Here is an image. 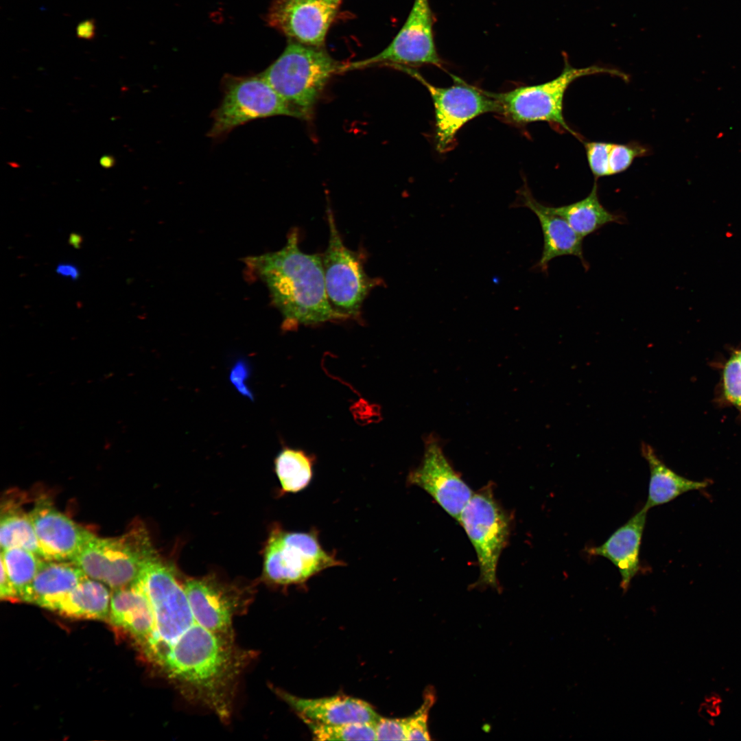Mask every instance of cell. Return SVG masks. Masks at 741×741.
<instances>
[{"instance_id": "cell-1", "label": "cell", "mask_w": 741, "mask_h": 741, "mask_svg": "<svg viewBox=\"0 0 741 741\" xmlns=\"http://www.w3.org/2000/svg\"><path fill=\"white\" fill-rule=\"evenodd\" d=\"M161 655L156 664L183 695L228 718L236 681L248 659L233 638L196 622Z\"/></svg>"}, {"instance_id": "cell-2", "label": "cell", "mask_w": 741, "mask_h": 741, "mask_svg": "<svg viewBox=\"0 0 741 741\" xmlns=\"http://www.w3.org/2000/svg\"><path fill=\"white\" fill-rule=\"evenodd\" d=\"M298 236V230L292 229L281 249L245 260L248 274L267 286L286 331L343 320L327 297L322 254L303 252Z\"/></svg>"}, {"instance_id": "cell-3", "label": "cell", "mask_w": 741, "mask_h": 741, "mask_svg": "<svg viewBox=\"0 0 741 741\" xmlns=\"http://www.w3.org/2000/svg\"><path fill=\"white\" fill-rule=\"evenodd\" d=\"M344 64L334 60L322 47L290 42L261 75L306 119L331 77L343 71Z\"/></svg>"}, {"instance_id": "cell-4", "label": "cell", "mask_w": 741, "mask_h": 741, "mask_svg": "<svg viewBox=\"0 0 741 741\" xmlns=\"http://www.w3.org/2000/svg\"><path fill=\"white\" fill-rule=\"evenodd\" d=\"M157 557L148 530L137 523L119 537L94 534L71 561L89 578L114 590L137 581Z\"/></svg>"}, {"instance_id": "cell-5", "label": "cell", "mask_w": 741, "mask_h": 741, "mask_svg": "<svg viewBox=\"0 0 741 741\" xmlns=\"http://www.w3.org/2000/svg\"><path fill=\"white\" fill-rule=\"evenodd\" d=\"M344 565L334 551L323 548L316 528L294 532L274 526L263 550V578L277 586L303 585L327 569Z\"/></svg>"}, {"instance_id": "cell-6", "label": "cell", "mask_w": 741, "mask_h": 741, "mask_svg": "<svg viewBox=\"0 0 741 741\" xmlns=\"http://www.w3.org/2000/svg\"><path fill=\"white\" fill-rule=\"evenodd\" d=\"M608 73L626 80L624 73L608 68L593 66L578 69L567 62L556 78L539 84L521 86L504 93H487L499 105V114L515 124L545 121L576 138L578 134L567 124L563 106L565 92L576 79L589 75Z\"/></svg>"}, {"instance_id": "cell-7", "label": "cell", "mask_w": 741, "mask_h": 741, "mask_svg": "<svg viewBox=\"0 0 741 741\" xmlns=\"http://www.w3.org/2000/svg\"><path fill=\"white\" fill-rule=\"evenodd\" d=\"M222 99L212 114L209 137L220 139L249 121L273 116L306 119L285 101L261 74L250 76L226 75L222 81Z\"/></svg>"}, {"instance_id": "cell-8", "label": "cell", "mask_w": 741, "mask_h": 741, "mask_svg": "<svg viewBox=\"0 0 741 741\" xmlns=\"http://www.w3.org/2000/svg\"><path fill=\"white\" fill-rule=\"evenodd\" d=\"M327 216L329 235L322 261L327 297L343 320L357 318L365 298L381 281L366 274L362 252L344 245L329 206Z\"/></svg>"}, {"instance_id": "cell-9", "label": "cell", "mask_w": 741, "mask_h": 741, "mask_svg": "<svg viewBox=\"0 0 741 741\" xmlns=\"http://www.w3.org/2000/svg\"><path fill=\"white\" fill-rule=\"evenodd\" d=\"M476 552L478 584L496 588L497 566L510 532L509 518L486 488L473 495L458 519Z\"/></svg>"}, {"instance_id": "cell-10", "label": "cell", "mask_w": 741, "mask_h": 741, "mask_svg": "<svg viewBox=\"0 0 741 741\" xmlns=\"http://www.w3.org/2000/svg\"><path fill=\"white\" fill-rule=\"evenodd\" d=\"M395 67L415 78L430 92L435 113L434 142L440 153L451 148L458 131L471 119L486 113H499L497 102L487 91L473 87L458 77L454 76L456 83L451 86L438 87L411 68Z\"/></svg>"}, {"instance_id": "cell-11", "label": "cell", "mask_w": 741, "mask_h": 741, "mask_svg": "<svg viewBox=\"0 0 741 741\" xmlns=\"http://www.w3.org/2000/svg\"><path fill=\"white\" fill-rule=\"evenodd\" d=\"M140 580L151 603L156 624L154 652L161 654L196 621L184 589L173 570L159 557L150 562Z\"/></svg>"}, {"instance_id": "cell-12", "label": "cell", "mask_w": 741, "mask_h": 741, "mask_svg": "<svg viewBox=\"0 0 741 741\" xmlns=\"http://www.w3.org/2000/svg\"><path fill=\"white\" fill-rule=\"evenodd\" d=\"M434 17L429 0H414L408 17L390 45L366 60L346 64L344 71L378 64L440 66L433 35Z\"/></svg>"}, {"instance_id": "cell-13", "label": "cell", "mask_w": 741, "mask_h": 741, "mask_svg": "<svg viewBox=\"0 0 741 741\" xmlns=\"http://www.w3.org/2000/svg\"><path fill=\"white\" fill-rule=\"evenodd\" d=\"M342 0H274L269 25L301 44L322 47Z\"/></svg>"}, {"instance_id": "cell-14", "label": "cell", "mask_w": 741, "mask_h": 741, "mask_svg": "<svg viewBox=\"0 0 741 741\" xmlns=\"http://www.w3.org/2000/svg\"><path fill=\"white\" fill-rule=\"evenodd\" d=\"M408 482L423 489L457 520L473 495L471 488L454 471L438 440L434 437L427 440L422 462L410 473Z\"/></svg>"}, {"instance_id": "cell-15", "label": "cell", "mask_w": 741, "mask_h": 741, "mask_svg": "<svg viewBox=\"0 0 741 741\" xmlns=\"http://www.w3.org/2000/svg\"><path fill=\"white\" fill-rule=\"evenodd\" d=\"M183 587L195 621L217 635L233 638L232 620L246 604L244 591L213 576L187 580Z\"/></svg>"}, {"instance_id": "cell-16", "label": "cell", "mask_w": 741, "mask_h": 741, "mask_svg": "<svg viewBox=\"0 0 741 741\" xmlns=\"http://www.w3.org/2000/svg\"><path fill=\"white\" fill-rule=\"evenodd\" d=\"M29 515L44 559L71 561L94 535L44 497L38 499Z\"/></svg>"}, {"instance_id": "cell-17", "label": "cell", "mask_w": 741, "mask_h": 741, "mask_svg": "<svg viewBox=\"0 0 741 741\" xmlns=\"http://www.w3.org/2000/svg\"><path fill=\"white\" fill-rule=\"evenodd\" d=\"M108 620L128 633L150 659L156 644V624L150 600L138 579L113 590Z\"/></svg>"}, {"instance_id": "cell-18", "label": "cell", "mask_w": 741, "mask_h": 741, "mask_svg": "<svg viewBox=\"0 0 741 741\" xmlns=\"http://www.w3.org/2000/svg\"><path fill=\"white\" fill-rule=\"evenodd\" d=\"M517 206L531 210L537 217L543 233V251L534 269L548 274L549 263L554 259L565 255L577 257L585 270L589 268L583 255V238L577 234L568 222L556 214L550 206L537 201L527 186L518 193Z\"/></svg>"}, {"instance_id": "cell-19", "label": "cell", "mask_w": 741, "mask_h": 741, "mask_svg": "<svg viewBox=\"0 0 741 741\" xmlns=\"http://www.w3.org/2000/svg\"><path fill=\"white\" fill-rule=\"evenodd\" d=\"M299 716L325 725L375 723L380 716L367 702L346 696L303 698L282 690L276 691Z\"/></svg>"}, {"instance_id": "cell-20", "label": "cell", "mask_w": 741, "mask_h": 741, "mask_svg": "<svg viewBox=\"0 0 741 741\" xmlns=\"http://www.w3.org/2000/svg\"><path fill=\"white\" fill-rule=\"evenodd\" d=\"M647 513L643 508L602 544L587 549L588 554L604 557L618 569L623 593H626L640 568L639 550Z\"/></svg>"}, {"instance_id": "cell-21", "label": "cell", "mask_w": 741, "mask_h": 741, "mask_svg": "<svg viewBox=\"0 0 741 741\" xmlns=\"http://www.w3.org/2000/svg\"><path fill=\"white\" fill-rule=\"evenodd\" d=\"M87 577L72 561L43 559L34 580L23 595L22 602L49 610Z\"/></svg>"}, {"instance_id": "cell-22", "label": "cell", "mask_w": 741, "mask_h": 741, "mask_svg": "<svg viewBox=\"0 0 741 741\" xmlns=\"http://www.w3.org/2000/svg\"><path fill=\"white\" fill-rule=\"evenodd\" d=\"M641 451L650 469L648 495L643 507L648 511L672 501L684 493L703 489L709 484L707 480H692L679 475L668 467L647 443H642Z\"/></svg>"}, {"instance_id": "cell-23", "label": "cell", "mask_w": 741, "mask_h": 741, "mask_svg": "<svg viewBox=\"0 0 741 741\" xmlns=\"http://www.w3.org/2000/svg\"><path fill=\"white\" fill-rule=\"evenodd\" d=\"M111 593L102 583L87 577L49 610L75 619H108Z\"/></svg>"}, {"instance_id": "cell-24", "label": "cell", "mask_w": 741, "mask_h": 741, "mask_svg": "<svg viewBox=\"0 0 741 741\" xmlns=\"http://www.w3.org/2000/svg\"><path fill=\"white\" fill-rule=\"evenodd\" d=\"M598 187L595 180L590 193L585 198L567 205L551 207L552 211L564 218L583 238L608 224L625 222L622 215L612 213L602 204Z\"/></svg>"}, {"instance_id": "cell-25", "label": "cell", "mask_w": 741, "mask_h": 741, "mask_svg": "<svg viewBox=\"0 0 741 741\" xmlns=\"http://www.w3.org/2000/svg\"><path fill=\"white\" fill-rule=\"evenodd\" d=\"M1 549L19 548L43 558L41 549L29 513L16 504L2 505L0 520Z\"/></svg>"}, {"instance_id": "cell-26", "label": "cell", "mask_w": 741, "mask_h": 741, "mask_svg": "<svg viewBox=\"0 0 741 741\" xmlns=\"http://www.w3.org/2000/svg\"><path fill=\"white\" fill-rule=\"evenodd\" d=\"M314 458L303 450L285 447L274 459V470L282 493H296L312 480Z\"/></svg>"}, {"instance_id": "cell-27", "label": "cell", "mask_w": 741, "mask_h": 741, "mask_svg": "<svg viewBox=\"0 0 741 741\" xmlns=\"http://www.w3.org/2000/svg\"><path fill=\"white\" fill-rule=\"evenodd\" d=\"M43 559L23 548L1 550V563L7 571L19 602H22L23 595L34 580Z\"/></svg>"}, {"instance_id": "cell-28", "label": "cell", "mask_w": 741, "mask_h": 741, "mask_svg": "<svg viewBox=\"0 0 741 741\" xmlns=\"http://www.w3.org/2000/svg\"><path fill=\"white\" fill-rule=\"evenodd\" d=\"M318 740H376L374 723L325 725L300 716Z\"/></svg>"}, {"instance_id": "cell-29", "label": "cell", "mask_w": 741, "mask_h": 741, "mask_svg": "<svg viewBox=\"0 0 741 741\" xmlns=\"http://www.w3.org/2000/svg\"><path fill=\"white\" fill-rule=\"evenodd\" d=\"M648 154V149L639 143L618 144L611 143L609 154L610 176L626 170L637 158Z\"/></svg>"}, {"instance_id": "cell-30", "label": "cell", "mask_w": 741, "mask_h": 741, "mask_svg": "<svg viewBox=\"0 0 741 741\" xmlns=\"http://www.w3.org/2000/svg\"><path fill=\"white\" fill-rule=\"evenodd\" d=\"M434 694L428 688L424 693L423 703L411 716L407 718L408 740H430L428 731V713L434 703Z\"/></svg>"}, {"instance_id": "cell-31", "label": "cell", "mask_w": 741, "mask_h": 741, "mask_svg": "<svg viewBox=\"0 0 741 741\" xmlns=\"http://www.w3.org/2000/svg\"><path fill=\"white\" fill-rule=\"evenodd\" d=\"M722 380L725 397L741 410V362L735 353L725 364Z\"/></svg>"}, {"instance_id": "cell-32", "label": "cell", "mask_w": 741, "mask_h": 741, "mask_svg": "<svg viewBox=\"0 0 741 741\" xmlns=\"http://www.w3.org/2000/svg\"><path fill=\"white\" fill-rule=\"evenodd\" d=\"M584 145L589 167L596 180L610 176L609 154L611 143L588 141Z\"/></svg>"}, {"instance_id": "cell-33", "label": "cell", "mask_w": 741, "mask_h": 741, "mask_svg": "<svg viewBox=\"0 0 741 741\" xmlns=\"http://www.w3.org/2000/svg\"><path fill=\"white\" fill-rule=\"evenodd\" d=\"M376 740H408L407 718L381 717L375 723Z\"/></svg>"}, {"instance_id": "cell-34", "label": "cell", "mask_w": 741, "mask_h": 741, "mask_svg": "<svg viewBox=\"0 0 741 741\" xmlns=\"http://www.w3.org/2000/svg\"><path fill=\"white\" fill-rule=\"evenodd\" d=\"M723 700L720 694L711 692L701 702L698 714L710 725H714L722 711Z\"/></svg>"}, {"instance_id": "cell-35", "label": "cell", "mask_w": 741, "mask_h": 741, "mask_svg": "<svg viewBox=\"0 0 741 741\" xmlns=\"http://www.w3.org/2000/svg\"><path fill=\"white\" fill-rule=\"evenodd\" d=\"M249 368L246 362L241 360L237 361L233 367L230 379L235 388L244 396L252 399V394L246 386V381L249 377Z\"/></svg>"}, {"instance_id": "cell-36", "label": "cell", "mask_w": 741, "mask_h": 741, "mask_svg": "<svg viewBox=\"0 0 741 741\" xmlns=\"http://www.w3.org/2000/svg\"><path fill=\"white\" fill-rule=\"evenodd\" d=\"M0 598L12 602H19L17 593L8 576L4 565L1 563Z\"/></svg>"}, {"instance_id": "cell-37", "label": "cell", "mask_w": 741, "mask_h": 741, "mask_svg": "<svg viewBox=\"0 0 741 741\" xmlns=\"http://www.w3.org/2000/svg\"><path fill=\"white\" fill-rule=\"evenodd\" d=\"M96 25L94 19H86L80 22L76 27L78 38L91 40L95 36Z\"/></svg>"}, {"instance_id": "cell-38", "label": "cell", "mask_w": 741, "mask_h": 741, "mask_svg": "<svg viewBox=\"0 0 741 741\" xmlns=\"http://www.w3.org/2000/svg\"><path fill=\"white\" fill-rule=\"evenodd\" d=\"M56 272L71 280H77L80 277L79 268L71 263H60L56 268Z\"/></svg>"}, {"instance_id": "cell-39", "label": "cell", "mask_w": 741, "mask_h": 741, "mask_svg": "<svg viewBox=\"0 0 741 741\" xmlns=\"http://www.w3.org/2000/svg\"><path fill=\"white\" fill-rule=\"evenodd\" d=\"M69 242L71 245L78 247L82 242V238L77 234H71V235L70 236Z\"/></svg>"}, {"instance_id": "cell-40", "label": "cell", "mask_w": 741, "mask_h": 741, "mask_svg": "<svg viewBox=\"0 0 741 741\" xmlns=\"http://www.w3.org/2000/svg\"><path fill=\"white\" fill-rule=\"evenodd\" d=\"M101 165L104 167H109L113 163V160L110 156H104L100 161Z\"/></svg>"}, {"instance_id": "cell-41", "label": "cell", "mask_w": 741, "mask_h": 741, "mask_svg": "<svg viewBox=\"0 0 741 741\" xmlns=\"http://www.w3.org/2000/svg\"><path fill=\"white\" fill-rule=\"evenodd\" d=\"M735 354L737 355L738 358L739 359L740 362H741V349L739 350V351H736Z\"/></svg>"}]
</instances>
